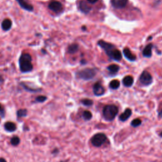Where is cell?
Segmentation results:
<instances>
[{"label":"cell","instance_id":"cell-1","mask_svg":"<svg viewBox=\"0 0 162 162\" xmlns=\"http://www.w3.org/2000/svg\"><path fill=\"white\" fill-rule=\"evenodd\" d=\"M20 69L22 72H29L33 69L32 57L28 53L22 54L19 59Z\"/></svg>","mask_w":162,"mask_h":162},{"label":"cell","instance_id":"cell-2","mask_svg":"<svg viewBox=\"0 0 162 162\" xmlns=\"http://www.w3.org/2000/svg\"><path fill=\"white\" fill-rule=\"evenodd\" d=\"M118 107L114 104H108L105 106L103 110L104 119L108 122L114 120L116 115L118 114Z\"/></svg>","mask_w":162,"mask_h":162},{"label":"cell","instance_id":"cell-3","mask_svg":"<svg viewBox=\"0 0 162 162\" xmlns=\"http://www.w3.org/2000/svg\"><path fill=\"white\" fill-rule=\"evenodd\" d=\"M96 74V70L94 69H85L77 72L76 75L79 79H84L86 81L91 80Z\"/></svg>","mask_w":162,"mask_h":162},{"label":"cell","instance_id":"cell-4","mask_svg":"<svg viewBox=\"0 0 162 162\" xmlns=\"http://www.w3.org/2000/svg\"><path fill=\"white\" fill-rule=\"evenodd\" d=\"M107 140V135L103 133H97L93 135L91 139V144L96 147L99 148L104 144V142Z\"/></svg>","mask_w":162,"mask_h":162},{"label":"cell","instance_id":"cell-5","mask_svg":"<svg viewBox=\"0 0 162 162\" xmlns=\"http://www.w3.org/2000/svg\"><path fill=\"white\" fill-rule=\"evenodd\" d=\"M139 81L144 86H148L152 83L153 78L151 75L148 72L144 71L141 74L140 77H139Z\"/></svg>","mask_w":162,"mask_h":162},{"label":"cell","instance_id":"cell-6","mask_svg":"<svg viewBox=\"0 0 162 162\" xmlns=\"http://www.w3.org/2000/svg\"><path fill=\"white\" fill-rule=\"evenodd\" d=\"M48 8H50L53 12L55 13L60 12L63 9L62 4L60 1H51L48 5Z\"/></svg>","mask_w":162,"mask_h":162},{"label":"cell","instance_id":"cell-7","mask_svg":"<svg viewBox=\"0 0 162 162\" xmlns=\"http://www.w3.org/2000/svg\"><path fill=\"white\" fill-rule=\"evenodd\" d=\"M98 45L103 49L105 52L107 53V55L109 53H110L114 49H115V46H114V45L110 43L105 42L104 41H98Z\"/></svg>","mask_w":162,"mask_h":162},{"label":"cell","instance_id":"cell-8","mask_svg":"<svg viewBox=\"0 0 162 162\" xmlns=\"http://www.w3.org/2000/svg\"><path fill=\"white\" fill-rule=\"evenodd\" d=\"M93 93L97 96H101L104 95V88L99 82H97L93 86Z\"/></svg>","mask_w":162,"mask_h":162},{"label":"cell","instance_id":"cell-9","mask_svg":"<svg viewBox=\"0 0 162 162\" xmlns=\"http://www.w3.org/2000/svg\"><path fill=\"white\" fill-rule=\"evenodd\" d=\"M108 56L112 60H114L115 61H120L122 59V53L119 50L115 48L108 55Z\"/></svg>","mask_w":162,"mask_h":162},{"label":"cell","instance_id":"cell-10","mask_svg":"<svg viewBox=\"0 0 162 162\" xmlns=\"http://www.w3.org/2000/svg\"><path fill=\"white\" fill-rule=\"evenodd\" d=\"M128 0H112V4L115 8L121 9L126 7Z\"/></svg>","mask_w":162,"mask_h":162},{"label":"cell","instance_id":"cell-11","mask_svg":"<svg viewBox=\"0 0 162 162\" xmlns=\"http://www.w3.org/2000/svg\"><path fill=\"white\" fill-rule=\"evenodd\" d=\"M17 1L23 9L28 11V12H32L34 10L33 6L32 5L29 4L25 0H17Z\"/></svg>","mask_w":162,"mask_h":162},{"label":"cell","instance_id":"cell-12","mask_svg":"<svg viewBox=\"0 0 162 162\" xmlns=\"http://www.w3.org/2000/svg\"><path fill=\"white\" fill-rule=\"evenodd\" d=\"M132 115V110L130 108H127L122 114L120 115L119 120L122 122H125L130 118Z\"/></svg>","mask_w":162,"mask_h":162},{"label":"cell","instance_id":"cell-13","mask_svg":"<svg viewBox=\"0 0 162 162\" xmlns=\"http://www.w3.org/2000/svg\"><path fill=\"white\" fill-rule=\"evenodd\" d=\"M123 53L124 56H125V57L127 60H129V61L133 62V61H135V59H136V56H135V55L132 53L131 51L129 50V48H126L125 49H123Z\"/></svg>","mask_w":162,"mask_h":162},{"label":"cell","instance_id":"cell-14","mask_svg":"<svg viewBox=\"0 0 162 162\" xmlns=\"http://www.w3.org/2000/svg\"><path fill=\"white\" fill-rule=\"evenodd\" d=\"M153 44H149L148 45H147V46L144 48V50H143L142 51V55L145 57L147 58H150L151 56L152 55V48H153Z\"/></svg>","mask_w":162,"mask_h":162},{"label":"cell","instance_id":"cell-15","mask_svg":"<svg viewBox=\"0 0 162 162\" xmlns=\"http://www.w3.org/2000/svg\"><path fill=\"white\" fill-rule=\"evenodd\" d=\"M12 21H11L10 19H8V18L5 19L1 23V27L3 31H9V30L11 29V27H12Z\"/></svg>","mask_w":162,"mask_h":162},{"label":"cell","instance_id":"cell-16","mask_svg":"<svg viewBox=\"0 0 162 162\" xmlns=\"http://www.w3.org/2000/svg\"><path fill=\"white\" fill-rule=\"evenodd\" d=\"M134 83V79L132 76L128 75L123 78V84L126 87H130V86Z\"/></svg>","mask_w":162,"mask_h":162},{"label":"cell","instance_id":"cell-17","mask_svg":"<svg viewBox=\"0 0 162 162\" xmlns=\"http://www.w3.org/2000/svg\"><path fill=\"white\" fill-rule=\"evenodd\" d=\"M79 8L83 13H88L91 11V7L89 6L88 4L84 1H81L79 4Z\"/></svg>","mask_w":162,"mask_h":162},{"label":"cell","instance_id":"cell-18","mask_svg":"<svg viewBox=\"0 0 162 162\" xmlns=\"http://www.w3.org/2000/svg\"><path fill=\"white\" fill-rule=\"evenodd\" d=\"M5 129L8 132H13L17 129V127L13 122H7L5 124Z\"/></svg>","mask_w":162,"mask_h":162},{"label":"cell","instance_id":"cell-19","mask_svg":"<svg viewBox=\"0 0 162 162\" xmlns=\"http://www.w3.org/2000/svg\"><path fill=\"white\" fill-rule=\"evenodd\" d=\"M79 50V46L77 44H72L70 45L68 48V51L70 54H74L76 53Z\"/></svg>","mask_w":162,"mask_h":162},{"label":"cell","instance_id":"cell-20","mask_svg":"<svg viewBox=\"0 0 162 162\" xmlns=\"http://www.w3.org/2000/svg\"><path fill=\"white\" fill-rule=\"evenodd\" d=\"M82 118H83L85 120H86V121L90 120L93 118V115L91 114V112L88 110L84 111L83 113H82Z\"/></svg>","mask_w":162,"mask_h":162},{"label":"cell","instance_id":"cell-21","mask_svg":"<svg viewBox=\"0 0 162 162\" xmlns=\"http://www.w3.org/2000/svg\"><path fill=\"white\" fill-rule=\"evenodd\" d=\"M108 70L112 73H116L119 70V67L117 65H111L108 67Z\"/></svg>","mask_w":162,"mask_h":162},{"label":"cell","instance_id":"cell-22","mask_svg":"<svg viewBox=\"0 0 162 162\" xmlns=\"http://www.w3.org/2000/svg\"><path fill=\"white\" fill-rule=\"evenodd\" d=\"M120 82L118 80H114L110 83V87L113 89H116L119 88Z\"/></svg>","mask_w":162,"mask_h":162},{"label":"cell","instance_id":"cell-23","mask_svg":"<svg viewBox=\"0 0 162 162\" xmlns=\"http://www.w3.org/2000/svg\"><path fill=\"white\" fill-rule=\"evenodd\" d=\"M141 123H142V121H141V119H135L131 122L130 125H131V126H133V127H137L139 126H141Z\"/></svg>","mask_w":162,"mask_h":162},{"label":"cell","instance_id":"cell-24","mask_svg":"<svg viewBox=\"0 0 162 162\" xmlns=\"http://www.w3.org/2000/svg\"><path fill=\"white\" fill-rule=\"evenodd\" d=\"M27 115V110L26 109H20L17 112V116L18 117H24Z\"/></svg>","mask_w":162,"mask_h":162},{"label":"cell","instance_id":"cell-25","mask_svg":"<svg viewBox=\"0 0 162 162\" xmlns=\"http://www.w3.org/2000/svg\"><path fill=\"white\" fill-rule=\"evenodd\" d=\"M81 103L86 107H91L93 104V101L89 99H83L81 100Z\"/></svg>","mask_w":162,"mask_h":162},{"label":"cell","instance_id":"cell-26","mask_svg":"<svg viewBox=\"0 0 162 162\" xmlns=\"http://www.w3.org/2000/svg\"><path fill=\"white\" fill-rule=\"evenodd\" d=\"M20 141V139L18 136H13L12 139H11V144L15 146L19 144Z\"/></svg>","mask_w":162,"mask_h":162},{"label":"cell","instance_id":"cell-27","mask_svg":"<svg viewBox=\"0 0 162 162\" xmlns=\"http://www.w3.org/2000/svg\"><path fill=\"white\" fill-rule=\"evenodd\" d=\"M21 85L25 90H27V91L29 92H38L41 91L40 89H32L31 88H29L25 84H24V83H21Z\"/></svg>","mask_w":162,"mask_h":162},{"label":"cell","instance_id":"cell-28","mask_svg":"<svg viewBox=\"0 0 162 162\" xmlns=\"http://www.w3.org/2000/svg\"><path fill=\"white\" fill-rule=\"evenodd\" d=\"M46 100H47V97L44 96H39L36 98V100L37 102H39V103L44 102V101Z\"/></svg>","mask_w":162,"mask_h":162},{"label":"cell","instance_id":"cell-29","mask_svg":"<svg viewBox=\"0 0 162 162\" xmlns=\"http://www.w3.org/2000/svg\"><path fill=\"white\" fill-rule=\"evenodd\" d=\"M158 115L160 118L162 119V103L160 104L159 107V110H158Z\"/></svg>","mask_w":162,"mask_h":162},{"label":"cell","instance_id":"cell-30","mask_svg":"<svg viewBox=\"0 0 162 162\" xmlns=\"http://www.w3.org/2000/svg\"><path fill=\"white\" fill-rule=\"evenodd\" d=\"M3 111H4V109H3V107L2 105L0 104V113L3 112Z\"/></svg>","mask_w":162,"mask_h":162},{"label":"cell","instance_id":"cell-31","mask_svg":"<svg viewBox=\"0 0 162 162\" xmlns=\"http://www.w3.org/2000/svg\"><path fill=\"white\" fill-rule=\"evenodd\" d=\"M88 1L91 3H95L97 1V0H88Z\"/></svg>","mask_w":162,"mask_h":162},{"label":"cell","instance_id":"cell-32","mask_svg":"<svg viewBox=\"0 0 162 162\" xmlns=\"http://www.w3.org/2000/svg\"><path fill=\"white\" fill-rule=\"evenodd\" d=\"M0 162H6V161L4 159V158H0Z\"/></svg>","mask_w":162,"mask_h":162},{"label":"cell","instance_id":"cell-33","mask_svg":"<svg viewBox=\"0 0 162 162\" xmlns=\"http://www.w3.org/2000/svg\"><path fill=\"white\" fill-rule=\"evenodd\" d=\"M3 81V77L1 76H0V83H1V82Z\"/></svg>","mask_w":162,"mask_h":162},{"label":"cell","instance_id":"cell-34","mask_svg":"<svg viewBox=\"0 0 162 162\" xmlns=\"http://www.w3.org/2000/svg\"><path fill=\"white\" fill-rule=\"evenodd\" d=\"M159 135H160V136L161 137H162V132H161V133H160V134H159Z\"/></svg>","mask_w":162,"mask_h":162},{"label":"cell","instance_id":"cell-35","mask_svg":"<svg viewBox=\"0 0 162 162\" xmlns=\"http://www.w3.org/2000/svg\"><path fill=\"white\" fill-rule=\"evenodd\" d=\"M60 162H65V161H60Z\"/></svg>","mask_w":162,"mask_h":162}]
</instances>
